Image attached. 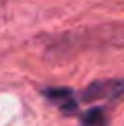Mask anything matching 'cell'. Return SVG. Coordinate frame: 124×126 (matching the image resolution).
Wrapping results in <instances>:
<instances>
[{
	"mask_svg": "<svg viewBox=\"0 0 124 126\" xmlns=\"http://www.w3.org/2000/svg\"><path fill=\"white\" fill-rule=\"evenodd\" d=\"M124 95V79H103L87 85L81 93L83 101H101V99H116Z\"/></svg>",
	"mask_w": 124,
	"mask_h": 126,
	"instance_id": "6da1fadb",
	"label": "cell"
},
{
	"mask_svg": "<svg viewBox=\"0 0 124 126\" xmlns=\"http://www.w3.org/2000/svg\"><path fill=\"white\" fill-rule=\"evenodd\" d=\"M44 95L64 112H75L77 110V97L72 93V89L68 87H48L44 89Z\"/></svg>",
	"mask_w": 124,
	"mask_h": 126,
	"instance_id": "7a4b0ae2",
	"label": "cell"
},
{
	"mask_svg": "<svg viewBox=\"0 0 124 126\" xmlns=\"http://www.w3.org/2000/svg\"><path fill=\"white\" fill-rule=\"evenodd\" d=\"M83 124H85V126H106L108 120H106L103 110L93 108V110H89L87 114H83Z\"/></svg>",
	"mask_w": 124,
	"mask_h": 126,
	"instance_id": "3957f363",
	"label": "cell"
}]
</instances>
